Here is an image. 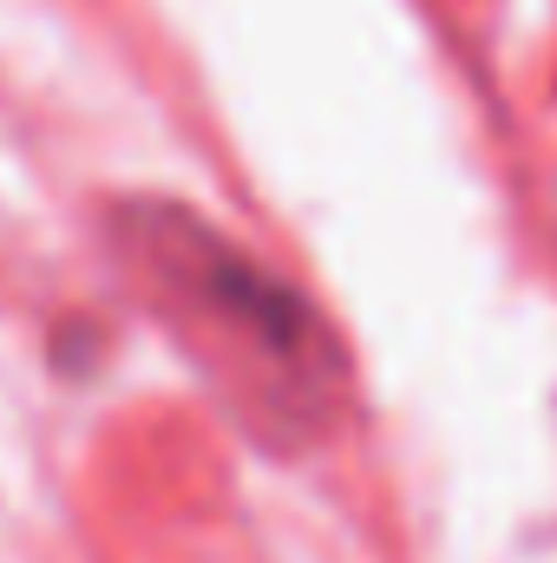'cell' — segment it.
<instances>
[{"label": "cell", "mask_w": 557, "mask_h": 563, "mask_svg": "<svg viewBox=\"0 0 557 563\" xmlns=\"http://www.w3.org/2000/svg\"><path fill=\"white\" fill-rule=\"evenodd\" d=\"M125 250L139 256L151 282H164V295H177L217 334H237L270 374H282V380L321 374V334H315L308 308L270 269H256L243 250H230L217 230H204L197 217L139 203V210H125Z\"/></svg>", "instance_id": "1"}]
</instances>
